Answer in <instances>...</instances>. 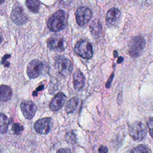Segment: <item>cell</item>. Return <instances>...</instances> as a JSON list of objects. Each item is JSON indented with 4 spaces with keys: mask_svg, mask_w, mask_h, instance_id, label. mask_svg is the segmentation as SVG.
Masks as SVG:
<instances>
[{
    "mask_svg": "<svg viewBox=\"0 0 153 153\" xmlns=\"http://www.w3.org/2000/svg\"><path fill=\"white\" fill-rule=\"evenodd\" d=\"M4 1V0H0V4H2Z\"/></svg>",
    "mask_w": 153,
    "mask_h": 153,
    "instance_id": "cell-32",
    "label": "cell"
},
{
    "mask_svg": "<svg viewBox=\"0 0 153 153\" xmlns=\"http://www.w3.org/2000/svg\"><path fill=\"white\" fill-rule=\"evenodd\" d=\"M11 57L10 54H5L2 58V64L5 66V67H8L10 66V62L7 61V59Z\"/></svg>",
    "mask_w": 153,
    "mask_h": 153,
    "instance_id": "cell-24",
    "label": "cell"
},
{
    "mask_svg": "<svg viewBox=\"0 0 153 153\" xmlns=\"http://www.w3.org/2000/svg\"><path fill=\"white\" fill-rule=\"evenodd\" d=\"M74 87L77 90H81L85 84V78L81 71L77 70L74 74Z\"/></svg>",
    "mask_w": 153,
    "mask_h": 153,
    "instance_id": "cell-14",
    "label": "cell"
},
{
    "mask_svg": "<svg viewBox=\"0 0 153 153\" xmlns=\"http://www.w3.org/2000/svg\"><path fill=\"white\" fill-rule=\"evenodd\" d=\"M66 139L69 143H75L76 140V137L73 132H68L66 135Z\"/></svg>",
    "mask_w": 153,
    "mask_h": 153,
    "instance_id": "cell-22",
    "label": "cell"
},
{
    "mask_svg": "<svg viewBox=\"0 0 153 153\" xmlns=\"http://www.w3.org/2000/svg\"><path fill=\"white\" fill-rule=\"evenodd\" d=\"M44 85H39V87H38L36 88V90L33 92L32 95H33V96H37L38 92L39 91H41V90H42L44 89Z\"/></svg>",
    "mask_w": 153,
    "mask_h": 153,
    "instance_id": "cell-26",
    "label": "cell"
},
{
    "mask_svg": "<svg viewBox=\"0 0 153 153\" xmlns=\"http://www.w3.org/2000/svg\"><path fill=\"white\" fill-rule=\"evenodd\" d=\"M92 16L91 10L87 7H80L77 9L75 16L77 23L79 26H84L88 23Z\"/></svg>",
    "mask_w": 153,
    "mask_h": 153,
    "instance_id": "cell-8",
    "label": "cell"
},
{
    "mask_svg": "<svg viewBox=\"0 0 153 153\" xmlns=\"http://www.w3.org/2000/svg\"><path fill=\"white\" fill-rule=\"evenodd\" d=\"M123 60H124L123 57H121V56H120V57H118V59L117 60V63H122L123 62Z\"/></svg>",
    "mask_w": 153,
    "mask_h": 153,
    "instance_id": "cell-29",
    "label": "cell"
},
{
    "mask_svg": "<svg viewBox=\"0 0 153 153\" xmlns=\"http://www.w3.org/2000/svg\"><path fill=\"white\" fill-rule=\"evenodd\" d=\"M147 127L151 136L153 138V117L149 118L147 121Z\"/></svg>",
    "mask_w": 153,
    "mask_h": 153,
    "instance_id": "cell-23",
    "label": "cell"
},
{
    "mask_svg": "<svg viewBox=\"0 0 153 153\" xmlns=\"http://www.w3.org/2000/svg\"><path fill=\"white\" fill-rule=\"evenodd\" d=\"M66 25V17L64 11L59 10L48 19L47 26L53 32H58L63 29Z\"/></svg>",
    "mask_w": 153,
    "mask_h": 153,
    "instance_id": "cell-1",
    "label": "cell"
},
{
    "mask_svg": "<svg viewBox=\"0 0 153 153\" xmlns=\"http://www.w3.org/2000/svg\"><path fill=\"white\" fill-rule=\"evenodd\" d=\"M49 49L57 51H63L66 47L65 40L60 35H53L47 41Z\"/></svg>",
    "mask_w": 153,
    "mask_h": 153,
    "instance_id": "cell-6",
    "label": "cell"
},
{
    "mask_svg": "<svg viewBox=\"0 0 153 153\" xmlns=\"http://www.w3.org/2000/svg\"><path fill=\"white\" fill-rule=\"evenodd\" d=\"M23 129V126L20 123H14L12 126V130L14 134H20L22 133Z\"/></svg>",
    "mask_w": 153,
    "mask_h": 153,
    "instance_id": "cell-21",
    "label": "cell"
},
{
    "mask_svg": "<svg viewBox=\"0 0 153 153\" xmlns=\"http://www.w3.org/2000/svg\"><path fill=\"white\" fill-rule=\"evenodd\" d=\"M145 46V41L141 36L133 37L128 43V53L133 58L139 57Z\"/></svg>",
    "mask_w": 153,
    "mask_h": 153,
    "instance_id": "cell-2",
    "label": "cell"
},
{
    "mask_svg": "<svg viewBox=\"0 0 153 153\" xmlns=\"http://www.w3.org/2000/svg\"><path fill=\"white\" fill-rule=\"evenodd\" d=\"M2 40H3V38H2V37L1 36H0V44L2 42Z\"/></svg>",
    "mask_w": 153,
    "mask_h": 153,
    "instance_id": "cell-31",
    "label": "cell"
},
{
    "mask_svg": "<svg viewBox=\"0 0 153 153\" xmlns=\"http://www.w3.org/2000/svg\"><path fill=\"white\" fill-rule=\"evenodd\" d=\"M51 119L49 117H45L38 120L34 124L35 131L40 134H48L50 131Z\"/></svg>",
    "mask_w": 153,
    "mask_h": 153,
    "instance_id": "cell-10",
    "label": "cell"
},
{
    "mask_svg": "<svg viewBox=\"0 0 153 153\" xmlns=\"http://www.w3.org/2000/svg\"><path fill=\"white\" fill-rule=\"evenodd\" d=\"M56 153H72L70 149L68 148H60L59 149Z\"/></svg>",
    "mask_w": 153,
    "mask_h": 153,
    "instance_id": "cell-25",
    "label": "cell"
},
{
    "mask_svg": "<svg viewBox=\"0 0 153 153\" xmlns=\"http://www.w3.org/2000/svg\"><path fill=\"white\" fill-rule=\"evenodd\" d=\"M13 95L11 88L4 84L0 85V100L7 102L11 99Z\"/></svg>",
    "mask_w": 153,
    "mask_h": 153,
    "instance_id": "cell-15",
    "label": "cell"
},
{
    "mask_svg": "<svg viewBox=\"0 0 153 153\" xmlns=\"http://www.w3.org/2000/svg\"><path fill=\"white\" fill-rule=\"evenodd\" d=\"M43 69L42 63L38 60L30 61L27 66V74L30 78H35L38 76Z\"/></svg>",
    "mask_w": 153,
    "mask_h": 153,
    "instance_id": "cell-9",
    "label": "cell"
},
{
    "mask_svg": "<svg viewBox=\"0 0 153 153\" xmlns=\"http://www.w3.org/2000/svg\"><path fill=\"white\" fill-rule=\"evenodd\" d=\"M9 124V120L3 113L0 112V133L5 134L7 133Z\"/></svg>",
    "mask_w": 153,
    "mask_h": 153,
    "instance_id": "cell-16",
    "label": "cell"
},
{
    "mask_svg": "<svg viewBox=\"0 0 153 153\" xmlns=\"http://www.w3.org/2000/svg\"><path fill=\"white\" fill-rule=\"evenodd\" d=\"M128 133L134 140H142L147 133V129L144 124L140 121H135L128 126Z\"/></svg>",
    "mask_w": 153,
    "mask_h": 153,
    "instance_id": "cell-3",
    "label": "cell"
},
{
    "mask_svg": "<svg viewBox=\"0 0 153 153\" xmlns=\"http://www.w3.org/2000/svg\"><path fill=\"white\" fill-rule=\"evenodd\" d=\"M20 108L24 117L28 120L33 118L37 110L36 106L32 101H23L20 104Z\"/></svg>",
    "mask_w": 153,
    "mask_h": 153,
    "instance_id": "cell-11",
    "label": "cell"
},
{
    "mask_svg": "<svg viewBox=\"0 0 153 153\" xmlns=\"http://www.w3.org/2000/svg\"><path fill=\"white\" fill-rule=\"evenodd\" d=\"M130 153H149L146 146L143 145H140L133 149Z\"/></svg>",
    "mask_w": 153,
    "mask_h": 153,
    "instance_id": "cell-20",
    "label": "cell"
},
{
    "mask_svg": "<svg viewBox=\"0 0 153 153\" xmlns=\"http://www.w3.org/2000/svg\"><path fill=\"white\" fill-rule=\"evenodd\" d=\"M114 76V73H112V75H111V76L109 77V79L108 80V81H107V82H106V88H109V87H110V85H111V81H112V79H113Z\"/></svg>",
    "mask_w": 153,
    "mask_h": 153,
    "instance_id": "cell-28",
    "label": "cell"
},
{
    "mask_svg": "<svg viewBox=\"0 0 153 153\" xmlns=\"http://www.w3.org/2000/svg\"><path fill=\"white\" fill-rule=\"evenodd\" d=\"M39 0H26V5L27 8L33 13H38L40 8Z\"/></svg>",
    "mask_w": 153,
    "mask_h": 153,
    "instance_id": "cell-17",
    "label": "cell"
},
{
    "mask_svg": "<svg viewBox=\"0 0 153 153\" xmlns=\"http://www.w3.org/2000/svg\"><path fill=\"white\" fill-rule=\"evenodd\" d=\"M55 68L60 74L66 76L72 72L73 66L68 59L63 56H60L56 59Z\"/></svg>",
    "mask_w": 153,
    "mask_h": 153,
    "instance_id": "cell-5",
    "label": "cell"
},
{
    "mask_svg": "<svg viewBox=\"0 0 153 153\" xmlns=\"http://www.w3.org/2000/svg\"><path fill=\"white\" fill-rule=\"evenodd\" d=\"M90 29L94 35H99L102 32V25L99 20H94L90 25Z\"/></svg>",
    "mask_w": 153,
    "mask_h": 153,
    "instance_id": "cell-19",
    "label": "cell"
},
{
    "mask_svg": "<svg viewBox=\"0 0 153 153\" xmlns=\"http://www.w3.org/2000/svg\"><path fill=\"white\" fill-rule=\"evenodd\" d=\"M108 151V149L107 147L105 146H100L98 150L99 153H107Z\"/></svg>",
    "mask_w": 153,
    "mask_h": 153,
    "instance_id": "cell-27",
    "label": "cell"
},
{
    "mask_svg": "<svg viewBox=\"0 0 153 153\" xmlns=\"http://www.w3.org/2000/svg\"><path fill=\"white\" fill-rule=\"evenodd\" d=\"M74 51L76 54L83 59H88L93 55V47L89 42L81 40L76 42L74 47Z\"/></svg>",
    "mask_w": 153,
    "mask_h": 153,
    "instance_id": "cell-4",
    "label": "cell"
},
{
    "mask_svg": "<svg viewBox=\"0 0 153 153\" xmlns=\"http://www.w3.org/2000/svg\"><path fill=\"white\" fill-rule=\"evenodd\" d=\"M117 56H118V52L116 50H114V57H117Z\"/></svg>",
    "mask_w": 153,
    "mask_h": 153,
    "instance_id": "cell-30",
    "label": "cell"
},
{
    "mask_svg": "<svg viewBox=\"0 0 153 153\" xmlns=\"http://www.w3.org/2000/svg\"><path fill=\"white\" fill-rule=\"evenodd\" d=\"M78 100L77 97H73L67 102L65 106V111L68 114L72 113L75 111L78 105Z\"/></svg>",
    "mask_w": 153,
    "mask_h": 153,
    "instance_id": "cell-18",
    "label": "cell"
},
{
    "mask_svg": "<svg viewBox=\"0 0 153 153\" xmlns=\"http://www.w3.org/2000/svg\"><path fill=\"white\" fill-rule=\"evenodd\" d=\"M120 16V11L117 8H112L109 10L106 16V23L108 26L114 25Z\"/></svg>",
    "mask_w": 153,
    "mask_h": 153,
    "instance_id": "cell-13",
    "label": "cell"
},
{
    "mask_svg": "<svg viewBox=\"0 0 153 153\" xmlns=\"http://www.w3.org/2000/svg\"><path fill=\"white\" fill-rule=\"evenodd\" d=\"M11 18L14 23L20 26L26 23L27 19L24 10L19 5L14 6L11 13Z\"/></svg>",
    "mask_w": 153,
    "mask_h": 153,
    "instance_id": "cell-7",
    "label": "cell"
},
{
    "mask_svg": "<svg viewBox=\"0 0 153 153\" xmlns=\"http://www.w3.org/2000/svg\"><path fill=\"white\" fill-rule=\"evenodd\" d=\"M66 99V96L62 93H57L51 100L49 106L53 111L59 110L64 105Z\"/></svg>",
    "mask_w": 153,
    "mask_h": 153,
    "instance_id": "cell-12",
    "label": "cell"
}]
</instances>
